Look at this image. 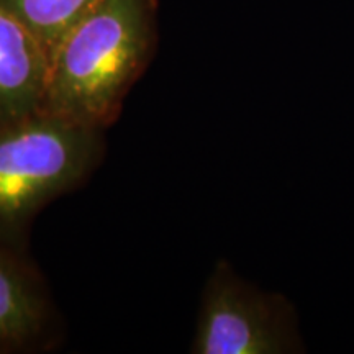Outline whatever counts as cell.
<instances>
[{
  "instance_id": "cell-4",
  "label": "cell",
  "mask_w": 354,
  "mask_h": 354,
  "mask_svg": "<svg viewBox=\"0 0 354 354\" xmlns=\"http://www.w3.org/2000/svg\"><path fill=\"white\" fill-rule=\"evenodd\" d=\"M61 338L59 310L37 263L0 245V354L46 353Z\"/></svg>"
},
{
  "instance_id": "cell-2",
  "label": "cell",
  "mask_w": 354,
  "mask_h": 354,
  "mask_svg": "<svg viewBox=\"0 0 354 354\" xmlns=\"http://www.w3.org/2000/svg\"><path fill=\"white\" fill-rule=\"evenodd\" d=\"M105 149V130L51 113L0 128V245L28 253L39 212L81 187Z\"/></svg>"
},
{
  "instance_id": "cell-6",
  "label": "cell",
  "mask_w": 354,
  "mask_h": 354,
  "mask_svg": "<svg viewBox=\"0 0 354 354\" xmlns=\"http://www.w3.org/2000/svg\"><path fill=\"white\" fill-rule=\"evenodd\" d=\"M99 0H0V6L17 17L51 55L66 33Z\"/></svg>"
},
{
  "instance_id": "cell-1",
  "label": "cell",
  "mask_w": 354,
  "mask_h": 354,
  "mask_svg": "<svg viewBox=\"0 0 354 354\" xmlns=\"http://www.w3.org/2000/svg\"><path fill=\"white\" fill-rule=\"evenodd\" d=\"M158 44V0H99L50 59L43 112L107 130Z\"/></svg>"
},
{
  "instance_id": "cell-5",
  "label": "cell",
  "mask_w": 354,
  "mask_h": 354,
  "mask_svg": "<svg viewBox=\"0 0 354 354\" xmlns=\"http://www.w3.org/2000/svg\"><path fill=\"white\" fill-rule=\"evenodd\" d=\"M48 74L46 48L0 6V128L43 112Z\"/></svg>"
},
{
  "instance_id": "cell-3",
  "label": "cell",
  "mask_w": 354,
  "mask_h": 354,
  "mask_svg": "<svg viewBox=\"0 0 354 354\" xmlns=\"http://www.w3.org/2000/svg\"><path fill=\"white\" fill-rule=\"evenodd\" d=\"M192 354L304 353L297 310L282 294L266 292L220 259L203 287Z\"/></svg>"
}]
</instances>
